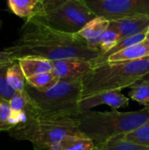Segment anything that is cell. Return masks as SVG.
Here are the masks:
<instances>
[{"label":"cell","instance_id":"6da1fadb","mask_svg":"<svg viewBox=\"0 0 149 150\" xmlns=\"http://www.w3.org/2000/svg\"><path fill=\"white\" fill-rule=\"evenodd\" d=\"M17 61L26 56L56 61L78 58L93 61L102 53L88 45L78 33L57 31L33 17L25 20L19 31V38L4 49Z\"/></svg>","mask_w":149,"mask_h":150},{"label":"cell","instance_id":"7a4b0ae2","mask_svg":"<svg viewBox=\"0 0 149 150\" xmlns=\"http://www.w3.org/2000/svg\"><path fill=\"white\" fill-rule=\"evenodd\" d=\"M82 80H58L44 91L36 90L26 83L25 91L31 98L26 118L76 117L80 113L79 104L83 98Z\"/></svg>","mask_w":149,"mask_h":150},{"label":"cell","instance_id":"3957f363","mask_svg":"<svg viewBox=\"0 0 149 150\" xmlns=\"http://www.w3.org/2000/svg\"><path fill=\"white\" fill-rule=\"evenodd\" d=\"M76 120L81 134L95 144H99L149 123V106L127 112L117 110L105 112L89 110L80 112Z\"/></svg>","mask_w":149,"mask_h":150},{"label":"cell","instance_id":"277c9868","mask_svg":"<svg viewBox=\"0 0 149 150\" xmlns=\"http://www.w3.org/2000/svg\"><path fill=\"white\" fill-rule=\"evenodd\" d=\"M149 71V57L123 62H106L94 67L82 80L83 98L104 91L132 87Z\"/></svg>","mask_w":149,"mask_h":150},{"label":"cell","instance_id":"5b68a950","mask_svg":"<svg viewBox=\"0 0 149 150\" xmlns=\"http://www.w3.org/2000/svg\"><path fill=\"white\" fill-rule=\"evenodd\" d=\"M18 141L32 143L35 149H46L69 136L83 135L77 120L70 117H32L9 131Z\"/></svg>","mask_w":149,"mask_h":150},{"label":"cell","instance_id":"8992f818","mask_svg":"<svg viewBox=\"0 0 149 150\" xmlns=\"http://www.w3.org/2000/svg\"><path fill=\"white\" fill-rule=\"evenodd\" d=\"M32 17L57 31L76 34L97 15L84 0H69L47 13Z\"/></svg>","mask_w":149,"mask_h":150},{"label":"cell","instance_id":"52a82bcc","mask_svg":"<svg viewBox=\"0 0 149 150\" xmlns=\"http://www.w3.org/2000/svg\"><path fill=\"white\" fill-rule=\"evenodd\" d=\"M97 17L118 20L149 15V0H84Z\"/></svg>","mask_w":149,"mask_h":150},{"label":"cell","instance_id":"ba28073f","mask_svg":"<svg viewBox=\"0 0 149 150\" xmlns=\"http://www.w3.org/2000/svg\"><path fill=\"white\" fill-rule=\"evenodd\" d=\"M92 69L93 66L90 61L68 58L53 61L52 73L59 80H77L83 79Z\"/></svg>","mask_w":149,"mask_h":150},{"label":"cell","instance_id":"9c48e42d","mask_svg":"<svg viewBox=\"0 0 149 150\" xmlns=\"http://www.w3.org/2000/svg\"><path fill=\"white\" fill-rule=\"evenodd\" d=\"M100 105H107L112 110H118L128 106L129 98L123 95L120 91L100 92L82 98L79 104L80 112L89 111Z\"/></svg>","mask_w":149,"mask_h":150},{"label":"cell","instance_id":"30bf717a","mask_svg":"<svg viewBox=\"0 0 149 150\" xmlns=\"http://www.w3.org/2000/svg\"><path fill=\"white\" fill-rule=\"evenodd\" d=\"M119 33V41L149 29V15H140L110 21Z\"/></svg>","mask_w":149,"mask_h":150},{"label":"cell","instance_id":"8fae6325","mask_svg":"<svg viewBox=\"0 0 149 150\" xmlns=\"http://www.w3.org/2000/svg\"><path fill=\"white\" fill-rule=\"evenodd\" d=\"M110 25V20L104 17H96L89 22L78 34L86 40L88 45L95 49L99 50V44L104 33ZM100 51V50H99Z\"/></svg>","mask_w":149,"mask_h":150},{"label":"cell","instance_id":"7c38bea8","mask_svg":"<svg viewBox=\"0 0 149 150\" xmlns=\"http://www.w3.org/2000/svg\"><path fill=\"white\" fill-rule=\"evenodd\" d=\"M149 57V41L144 40L118 53L112 54L107 62L135 61Z\"/></svg>","mask_w":149,"mask_h":150},{"label":"cell","instance_id":"4fadbf2b","mask_svg":"<svg viewBox=\"0 0 149 150\" xmlns=\"http://www.w3.org/2000/svg\"><path fill=\"white\" fill-rule=\"evenodd\" d=\"M18 62L26 78L41 73L52 72L53 70V62L45 58L26 56L20 58Z\"/></svg>","mask_w":149,"mask_h":150},{"label":"cell","instance_id":"5bb4252c","mask_svg":"<svg viewBox=\"0 0 149 150\" xmlns=\"http://www.w3.org/2000/svg\"><path fill=\"white\" fill-rule=\"evenodd\" d=\"M95 146V142L84 135H75L69 136L52 147L42 150H92Z\"/></svg>","mask_w":149,"mask_h":150},{"label":"cell","instance_id":"9a60e30c","mask_svg":"<svg viewBox=\"0 0 149 150\" xmlns=\"http://www.w3.org/2000/svg\"><path fill=\"white\" fill-rule=\"evenodd\" d=\"M6 77L9 84L15 91H25L26 77L18 61L13 62L8 67Z\"/></svg>","mask_w":149,"mask_h":150},{"label":"cell","instance_id":"2e32d148","mask_svg":"<svg viewBox=\"0 0 149 150\" xmlns=\"http://www.w3.org/2000/svg\"><path fill=\"white\" fill-rule=\"evenodd\" d=\"M39 0H8L10 11L19 18H29L35 11Z\"/></svg>","mask_w":149,"mask_h":150},{"label":"cell","instance_id":"e0dca14e","mask_svg":"<svg viewBox=\"0 0 149 150\" xmlns=\"http://www.w3.org/2000/svg\"><path fill=\"white\" fill-rule=\"evenodd\" d=\"M92 150H149V148L125 142L120 136H117L106 142L96 144Z\"/></svg>","mask_w":149,"mask_h":150},{"label":"cell","instance_id":"ac0fdd59","mask_svg":"<svg viewBox=\"0 0 149 150\" xmlns=\"http://www.w3.org/2000/svg\"><path fill=\"white\" fill-rule=\"evenodd\" d=\"M119 136L125 142L149 148V123Z\"/></svg>","mask_w":149,"mask_h":150},{"label":"cell","instance_id":"d6986e66","mask_svg":"<svg viewBox=\"0 0 149 150\" xmlns=\"http://www.w3.org/2000/svg\"><path fill=\"white\" fill-rule=\"evenodd\" d=\"M58 80L59 79L52 72H47L26 78V83L36 90L44 91L53 86Z\"/></svg>","mask_w":149,"mask_h":150},{"label":"cell","instance_id":"ffe728a7","mask_svg":"<svg viewBox=\"0 0 149 150\" xmlns=\"http://www.w3.org/2000/svg\"><path fill=\"white\" fill-rule=\"evenodd\" d=\"M129 97L141 105L149 106V82H137L131 87Z\"/></svg>","mask_w":149,"mask_h":150},{"label":"cell","instance_id":"44dd1931","mask_svg":"<svg viewBox=\"0 0 149 150\" xmlns=\"http://www.w3.org/2000/svg\"><path fill=\"white\" fill-rule=\"evenodd\" d=\"M119 42V33L110 22L108 29L104 33L101 39L99 44V50L102 53V54H105L108 51H110L114 46H116Z\"/></svg>","mask_w":149,"mask_h":150},{"label":"cell","instance_id":"7402d4cb","mask_svg":"<svg viewBox=\"0 0 149 150\" xmlns=\"http://www.w3.org/2000/svg\"><path fill=\"white\" fill-rule=\"evenodd\" d=\"M9 105L12 112H26V111L31 106V98L28 96L26 91H16L15 95L9 101Z\"/></svg>","mask_w":149,"mask_h":150},{"label":"cell","instance_id":"603a6c76","mask_svg":"<svg viewBox=\"0 0 149 150\" xmlns=\"http://www.w3.org/2000/svg\"><path fill=\"white\" fill-rule=\"evenodd\" d=\"M9 66V64L0 65V101L9 102L16 93L7 81L6 74Z\"/></svg>","mask_w":149,"mask_h":150},{"label":"cell","instance_id":"cb8c5ba5","mask_svg":"<svg viewBox=\"0 0 149 150\" xmlns=\"http://www.w3.org/2000/svg\"><path fill=\"white\" fill-rule=\"evenodd\" d=\"M69 0H39V3L35 8L34 15H42L44 13H47L54 9H56L57 7L62 5L63 4L67 3Z\"/></svg>","mask_w":149,"mask_h":150},{"label":"cell","instance_id":"d4e9b609","mask_svg":"<svg viewBox=\"0 0 149 150\" xmlns=\"http://www.w3.org/2000/svg\"><path fill=\"white\" fill-rule=\"evenodd\" d=\"M11 110L9 102L0 101V131L9 132L12 126L10 122Z\"/></svg>","mask_w":149,"mask_h":150},{"label":"cell","instance_id":"484cf974","mask_svg":"<svg viewBox=\"0 0 149 150\" xmlns=\"http://www.w3.org/2000/svg\"><path fill=\"white\" fill-rule=\"evenodd\" d=\"M15 62H17V60L12 55H11L9 53L5 52L4 50L0 51V65L1 64H9V65H11Z\"/></svg>","mask_w":149,"mask_h":150},{"label":"cell","instance_id":"4316f807","mask_svg":"<svg viewBox=\"0 0 149 150\" xmlns=\"http://www.w3.org/2000/svg\"><path fill=\"white\" fill-rule=\"evenodd\" d=\"M140 81H146V82H149V71L140 80Z\"/></svg>","mask_w":149,"mask_h":150},{"label":"cell","instance_id":"83f0119b","mask_svg":"<svg viewBox=\"0 0 149 150\" xmlns=\"http://www.w3.org/2000/svg\"><path fill=\"white\" fill-rule=\"evenodd\" d=\"M146 40H148L149 41V30H148V32L147 33V34H146Z\"/></svg>","mask_w":149,"mask_h":150},{"label":"cell","instance_id":"f1b7e54d","mask_svg":"<svg viewBox=\"0 0 149 150\" xmlns=\"http://www.w3.org/2000/svg\"><path fill=\"white\" fill-rule=\"evenodd\" d=\"M2 25H3V22H2V20L0 19V29H1V27H2Z\"/></svg>","mask_w":149,"mask_h":150}]
</instances>
